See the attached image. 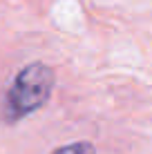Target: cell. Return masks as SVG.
I'll use <instances>...</instances> for the list:
<instances>
[{"mask_svg":"<svg viewBox=\"0 0 152 154\" xmlns=\"http://www.w3.org/2000/svg\"><path fill=\"white\" fill-rule=\"evenodd\" d=\"M54 154H96L92 143L87 141H78V143H70V145H63L58 147Z\"/></svg>","mask_w":152,"mask_h":154,"instance_id":"7a4b0ae2","label":"cell"},{"mask_svg":"<svg viewBox=\"0 0 152 154\" xmlns=\"http://www.w3.org/2000/svg\"><path fill=\"white\" fill-rule=\"evenodd\" d=\"M54 69L45 63H31L23 67L14 78L5 100V114L9 121H18L23 116L36 112L49 100L54 89Z\"/></svg>","mask_w":152,"mask_h":154,"instance_id":"6da1fadb","label":"cell"}]
</instances>
